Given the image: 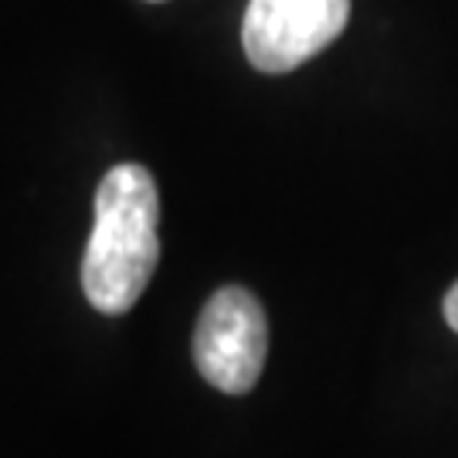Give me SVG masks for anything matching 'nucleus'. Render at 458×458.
<instances>
[{
  "mask_svg": "<svg viewBox=\"0 0 458 458\" xmlns=\"http://www.w3.org/2000/svg\"><path fill=\"white\" fill-rule=\"evenodd\" d=\"M160 194L147 166L119 164L96 187V221L82 259L85 299L123 316L147 293L160 262Z\"/></svg>",
  "mask_w": 458,
  "mask_h": 458,
  "instance_id": "1",
  "label": "nucleus"
},
{
  "mask_svg": "<svg viewBox=\"0 0 458 458\" xmlns=\"http://www.w3.org/2000/svg\"><path fill=\"white\" fill-rule=\"evenodd\" d=\"M268 319L262 302L242 285H225L204 302L194 327V363L225 394H248L265 370Z\"/></svg>",
  "mask_w": 458,
  "mask_h": 458,
  "instance_id": "2",
  "label": "nucleus"
},
{
  "mask_svg": "<svg viewBox=\"0 0 458 458\" xmlns=\"http://www.w3.org/2000/svg\"><path fill=\"white\" fill-rule=\"evenodd\" d=\"M350 21V0H251L242 48L265 75H285L329 48Z\"/></svg>",
  "mask_w": 458,
  "mask_h": 458,
  "instance_id": "3",
  "label": "nucleus"
},
{
  "mask_svg": "<svg viewBox=\"0 0 458 458\" xmlns=\"http://www.w3.org/2000/svg\"><path fill=\"white\" fill-rule=\"evenodd\" d=\"M445 319H448V327L458 333V282L448 289V295H445Z\"/></svg>",
  "mask_w": 458,
  "mask_h": 458,
  "instance_id": "4",
  "label": "nucleus"
}]
</instances>
